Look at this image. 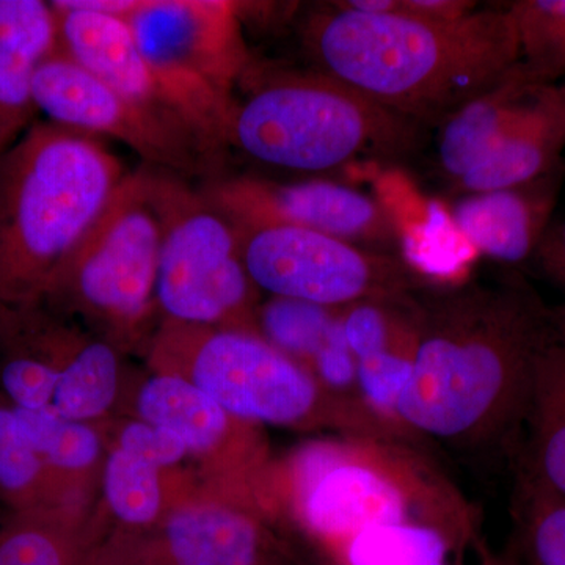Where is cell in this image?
I'll list each match as a JSON object with an SVG mask.
<instances>
[{
	"instance_id": "1",
	"label": "cell",
	"mask_w": 565,
	"mask_h": 565,
	"mask_svg": "<svg viewBox=\"0 0 565 565\" xmlns=\"http://www.w3.org/2000/svg\"><path fill=\"white\" fill-rule=\"evenodd\" d=\"M565 340L557 308L525 281L419 296L414 371L397 422L445 441H478L525 423L535 364Z\"/></svg>"
},
{
	"instance_id": "2",
	"label": "cell",
	"mask_w": 565,
	"mask_h": 565,
	"mask_svg": "<svg viewBox=\"0 0 565 565\" xmlns=\"http://www.w3.org/2000/svg\"><path fill=\"white\" fill-rule=\"evenodd\" d=\"M302 43L316 66L366 98L423 126H440L520 62L508 6L455 22L399 7L370 14L341 2L305 18Z\"/></svg>"
},
{
	"instance_id": "3",
	"label": "cell",
	"mask_w": 565,
	"mask_h": 565,
	"mask_svg": "<svg viewBox=\"0 0 565 565\" xmlns=\"http://www.w3.org/2000/svg\"><path fill=\"white\" fill-rule=\"evenodd\" d=\"M128 173L99 137L51 121L0 152V307L43 300Z\"/></svg>"
},
{
	"instance_id": "4",
	"label": "cell",
	"mask_w": 565,
	"mask_h": 565,
	"mask_svg": "<svg viewBox=\"0 0 565 565\" xmlns=\"http://www.w3.org/2000/svg\"><path fill=\"white\" fill-rule=\"evenodd\" d=\"M241 84L226 121V148L292 172L341 169L360 156L404 158L422 145L426 126L313 71L259 68Z\"/></svg>"
},
{
	"instance_id": "5",
	"label": "cell",
	"mask_w": 565,
	"mask_h": 565,
	"mask_svg": "<svg viewBox=\"0 0 565 565\" xmlns=\"http://www.w3.org/2000/svg\"><path fill=\"white\" fill-rule=\"evenodd\" d=\"M161 223L147 169L129 172L40 303L81 316L111 344L139 337L156 305Z\"/></svg>"
},
{
	"instance_id": "6",
	"label": "cell",
	"mask_w": 565,
	"mask_h": 565,
	"mask_svg": "<svg viewBox=\"0 0 565 565\" xmlns=\"http://www.w3.org/2000/svg\"><path fill=\"white\" fill-rule=\"evenodd\" d=\"M145 169L161 223L156 305L167 322L255 330L258 289L239 228L185 178Z\"/></svg>"
},
{
	"instance_id": "7",
	"label": "cell",
	"mask_w": 565,
	"mask_h": 565,
	"mask_svg": "<svg viewBox=\"0 0 565 565\" xmlns=\"http://www.w3.org/2000/svg\"><path fill=\"white\" fill-rule=\"evenodd\" d=\"M159 373L180 375L244 423L315 422L322 386L252 329L166 322L152 343Z\"/></svg>"
},
{
	"instance_id": "8",
	"label": "cell",
	"mask_w": 565,
	"mask_h": 565,
	"mask_svg": "<svg viewBox=\"0 0 565 565\" xmlns=\"http://www.w3.org/2000/svg\"><path fill=\"white\" fill-rule=\"evenodd\" d=\"M126 21L152 70L191 107L207 136L226 148L234 90L253 65L239 2L143 0Z\"/></svg>"
},
{
	"instance_id": "9",
	"label": "cell",
	"mask_w": 565,
	"mask_h": 565,
	"mask_svg": "<svg viewBox=\"0 0 565 565\" xmlns=\"http://www.w3.org/2000/svg\"><path fill=\"white\" fill-rule=\"evenodd\" d=\"M237 228L253 285L278 299L340 311L356 303L405 299L429 285V278L397 253L292 226Z\"/></svg>"
},
{
	"instance_id": "10",
	"label": "cell",
	"mask_w": 565,
	"mask_h": 565,
	"mask_svg": "<svg viewBox=\"0 0 565 565\" xmlns=\"http://www.w3.org/2000/svg\"><path fill=\"white\" fill-rule=\"evenodd\" d=\"M375 449L313 441L292 456L289 493L300 523L330 548L375 526L426 522L408 468Z\"/></svg>"
},
{
	"instance_id": "11",
	"label": "cell",
	"mask_w": 565,
	"mask_h": 565,
	"mask_svg": "<svg viewBox=\"0 0 565 565\" xmlns=\"http://www.w3.org/2000/svg\"><path fill=\"white\" fill-rule=\"evenodd\" d=\"M33 103L55 125L121 141L143 159L141 166L185 180L222 177L225 151L126 102L58 50L36 70Z\"/></svg>"
},
{
	"instance_id": "12",
	"label": "cell",
	"mask_w": 565,
	"mask_h": 565,
	"mask_svg": "<svg viewBox=\"0 0 565 565\" xmlns=\"http://www.w3.org/2000/svg\"><path fill=\"white\" fill-rule=\"evenodd\" d=\"M204 182V195L241 228L292 226L388 253H396L401 241L385 206L340 182H278L247 174Z\"/></svg>"
},
{
	"instance_id": "13",
	"label": "cell",
	"mask_w": 565,
	"mask_h": 565,
	"mask_svg": "<svg viewBox=\"0 0 565 565\" xmlns=\"http://www.w3.org/2000/svg\"><path fill=\"white\" fill-rule=\"evenodd\" d=\"M278 542L258 515L225 498L172 503L154 526L102 544L92 565H266Z\"/></svg>"
},
{
	"instance_id": "14",
	"label": "cell",
	"mask_w": 565,
	"mask_h": 565,
	"mask_svg": "<svg viewBox=\"0 0 565 565\" xmlns=\"http://www.w3.org/2000/svg\"><path fill=\"white\" fill-rule=\"evenodd\" d=\"M51 6L57 17L58 51L126 102L163 121L195 132L223 150L207 136L184 99L152 70L141 54L128 21L73 9L65 0H55Z\"/></svg>"
},
{
	"instance_id": "15",
	"label": "cell",
	"mask_w": 565,
	"mask_h": 565,
	"mask_svg": "<svg viewBox=\"0 0 565 565\" xmlns=\"http://www.w3.org/2000/svg\"><path fill=\"white\" fill-rule=\"evenodd\" d=\"M565 169L498 191L465 193L452 206V221L476 250L494 262L522 263L541 245Z\"/></svg>"
},
{
	"instance_id": "16",
	"label": "cell",
	"mask_w": 565,
	"mask_h": 565,
	"mask_svg": "<svg viewBox=\"0 0 565 565\" xmlns=\"http://www.w3.org/2000/svg\"><path fill=\"white\" fill-rule=\"evenodd\" d=\"M57 43L51 2L0 0V152L33 125V79Z\"/></svg>"
},
{
	"instance_id": "17",
	"label": "cell",
	"mask_w": 565,
	"mask_h": 565,
	"mask_svg": "<svg viewBox=\"0 0 565 565\" xmlns=\"http://www.w3.org/2000/svg\"><path fill=\"white\" fill-rule=\"evenodd\" d=\"M545 85L548 84L535 79L519 62L493 87L449 115L438 126L437 154L441 172L456 184L484 162L514 129Z\"/></svg>"
},
{
	"instance_id": "18",
	"label": "cell",
	"mask_w": 565,
	"mask_h": 565,
	"mask_svg": "<svg viewBox=\"0 0 565 565\" xmlns=\"http://www.w3.org/2000/svg\"><path fill=\"white\" fill-rule=\"evenodd\" d=\"M565 82L545 85L514 129L470 173L456 182L459 193L514 188L564 166Z\"/></svg>"
},
{
	"instance_id": "19",
	"label": "cell",
	"mask_w": 565,
	"mask_h": 565,
	"mask_svg": "<svg viewBox=\"0 0 565 565\" xmlns=\"http://www.w3.org/2000/svg\"><path fill=\"white\" fill-rule=\"evenodd\" d=\"M140 422L163 427L180 437L189 455L222 460L228 446L241 435V419L225 411L180 375L158 373L143 382L137 393Z\"/></svg>"
},
{
	"instance_id": "20",
	"label": "cell",
	"mask_w": 565,
	"mask_h": 565,
	"mask_svg": "<svg viewBox=\"0 0 565 565\" xmlns=\"http://www.w3.org/2000/svg\"><path fill=\"white\" fill-rule=\"evenodd\" d=\"M525 424L523 489L565 501V340L535 364Z\"/></svg>"
},
{
	"instance_id": "21",
	"label": "cell",
	"mask_w": 565,
	"mask_h": 565,
	"mask_svg": "<svg viewBox=\"0 0 565 565\" xmlns=\"http://www.w3.org/2000/svg\"><path fill=\"white\" fill-rule=\"evenodd\" d=\"M98 546L74 509L14 514L0 523V565H92Z\"/></svg>"
},
{
	"instance_id": "22",
	"label": "cell",
	"mask_w": 565,
	"mask_h": 565,
	"mask_svg": "<svg viewBox=\"0 0 565 565\" xmlns=\"http://www.w3.org/2000/svg\"><path fill=\"white\" fill-rule=\"evenodd\" d=\"M73 498L22 434L14 408L0 403V503L33 514L74 509Z\"/></svg>"
},
{
	"instance_id": "23",
	"label": "cell",
	"mask_w": 565,
	"mask_h": 565,
	"mask_svg": "<svg viewBox=\"0 0 565 565\" xmlns=\"http://www.w3.org/2000/svg\"><path fill=\"white\" fill-rule=\"evenodd\" d=\"M120 360L117 345L82 333L63 364L51 408L66 419L87 423L106 414L117 397Z\"/></svg>"
},
{
	"instance_id": "24",
	"label": "cell",
	"mask_w": 565,
	"mask_h": 565,
	"mask_svg": "<svg viewBox=\"0 0 565 565\" xmlns=\"http://www.w3.org/2000/svg\"><path fill=\"white\" fill-rule=\"evenodd\" d=\"M14 408V407H13ZM17 412L22 434L71 494L81 492L102 460L103 441L87 423L46 411Z\"/></svg>"
},
{
	"instance_id": "25",
	"label": "cell",
	"mask_w": 565,
	"mask_h": 565,
	"mask_svg": "<svg viewBox=\"0 0 565 565\" xmlns=\"http://www.w3.org/2000/svg\"><path fill=\"white\" fill-rule=\"evenodd\" d=\"M162 468L115 445L103 467L107 509L129 533L150 530L167 511Z\"/></svg>"
},
{
	"instance_id": "26",
	"label": "cell",
	"mask_w": 565,
	"mask_h": 565,
	"mask_svg": "<svg viewBox=\"0 0 565 565\" xmlns=\"http://www.w3.org/2000/svg\"><path fill=\"white\" fill-rule=\"evenodd\" d=\"M341 565H451V541L440 526L405 522L375 526L338 546Z\"/></svg>"
},
{
	"instance_id": "27",
	"label": "cell",
	"mask_w": 565,
	"mask_h": 565,
	"mask_svg": "<svg viewBox=\"0 0 565 565\" xmlns=\"http://www.w3.org/2000/svg\"><path fill=\"white\" fill-rule=\"evenodd\" d=\"M338 323V311L278 297L262 305L255 316L256 332L307 370L316 353L330 340Z\"/></svg>"
},
{
	"instance_id": "28",
	"label": "cell",
	"mask_w": 565,
	"mask_h": 565,
	"mask_svg": "<svg viewBox=\"0 0 565 565\" xmlns=\"http://www.w3.org/2000/svg\"><path fill=\"white\" fill-rule=\"evenodd\" d=\"M520 46V62L531 76L555 84L565 77V0L508 3Z\"/></svg>"
},
{
	"instance_id": "29",
	"label": "cell",
	"mask_w": 565,
	"mask_h": 565,
	"mask_svg": "<svg viewBox=\"0 0 565 565\" xmlns=\"http://www.w3.org/2000/svg\"><path fill=\"white\" fill-rule=\"evenodd\" d=\"M415 345H397L356 362V392L364 408L396 419L397 403L414 371Z\"/></svg>"
},
{
	"instance_id": "30",
	"label": "cell",
	"mask_w": 565,
	"mask_h": 565,
	"mask_svg": "<svg viewBox=\"0 0 565 565\" xmlns=\"http://www.w3.org/2000/svg\"><path fill=\"white\" fill-rule=\"evenodd\" d=\"M527 565H565V501L523 489Z\"/></svg>"
},
{
	"instance_id": "31",
	"label": "cell",
	"mask_w": 565,
	"mask_h": 565,
	"mask_svg": "<svg viewBox=\"0 0 565 565\" xmlns=\"http://www.w3.org/2000/svg\"><path fill=\"white\" fill-rule=\"evenodd\" d=\"M117 446L158 465L159 468L173 467L189 456L188 448L180 437L163 427L143 422L126 424L117 437Z\"/></svg>"
},
{
	"instance_id": "32",
	"label": "cell",
	"mask_w": 565,
	"mask_h": 565,
	"mask_svg": "<svg viewBox=\"0 0 565 565\" xmlns=\"http://www.w3.org/2000/svg\"><path fill=\"white\" fill-rule=\"evenodd\" d=\"M340 318V316H338ZM308 371L315 375L322 388L337 394L356 390V360L345 344L341 323L308 364Z\"/></svg>"
},
{
	"instance_id": "33",
	"label": "cell",
	"mask_w": 565,
	"mask_h": 565,
	"mask_svg": "<svg viewBox=\"0 0 565 565\" xmlns=\"http://www.w3.org/2000/svg\"><path fill=\"white\" fill-rule=\"evenodd\" d=\"M403 9L415 17L437 22H455L471 17L478 3L468 0H401Z\"/></svg>"
},
{
	"instance_id": "34",
	"label": "cell",
	"mask_w": 565,
	"mask_h": 565,
	"mask_svg": "<svg viewBox=\"0 0 565 565\" xmlns=\"http://www.w3.org/2000/svg\"><path fill=\"white\" fill-rule=\"evenodd\" d=\"M65 2L73 9L93 11V13L121 18L126 21L140 9L143 0H65Z\"/></svg>"
},
{
	"instance_id": "35",
	"label": "cell",
	"mask_w": 565,
	"mask_h": 565,
	"mask_svg": "<svg viewBox=\"0 0 565 565\" xmlns=\"http://www.w3.org/2000/svg\"><path fill=\"white\" fill-rule=\"evenodd\" d=\"M266 565H305L299 557L294 556L288 550L278 546L277 552L274 553L273 557L267 561Z\"/></svg>"
},
{
	"instance_id": "36",
	"label": "cell",
	"mask_w": 565,
	"mask_h": 565,
	"mask_svg": "<svg viewBox=\"0 0 565 565\" xmlns=\"http://www.w3.org/2000/svg\"><path fill=\"white\" fill-rule=\"evenodd\" d=\"M563 250H561V269H563V274L565 277V228L563 233ZM557 316H559L561 327H563V332L565 337V305L563 308H557Z\"/></svg>"
},
{
	"instance_id": "37",
	"label": "cell",
	"mask_w": 565,
	"mask_h": 565,
	"mask_svg": "<svg viewBox=\"0 0 565 565\" xmlns=\"http://www.w3.org/2000/svg\"><path fill=\"white\" fill-rule=\"evenodd\" d=\"M3 307H0V310H2Z\"/></svg>"
}]
</instances>
